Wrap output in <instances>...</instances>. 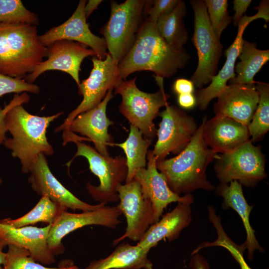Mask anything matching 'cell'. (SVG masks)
Masks as SVG:
<instances>
[{
  "mask_svg": "<svg viewBox=\"0 0 269 269\" xmlns=\"http://www.w3.org/2000/svg\"><path fill=\"white\" fill-rule=\"evenodd\" d=\"M202 122L186 147L176 156L156 161L158 170L164 176L170 189L176 194H191L197 189L213 191L215 187L207 180L208 165L217 155L205 143Z\"/></svg>",
  "mask_w": 269,
  "mask_h": 269,
  "instance_id": "7a4b0ae2",
  "label": "cell"
},
{
  "mask_svg": "<svg viewBox=\"0 0 269 269\" xmlns=\"http://www.w3.org/2000/svg\"><path fill=\"white\" fill-rule=\"evenodd\" d=\"M39 87L24 79L14 78L0 73V97L9 93L30 92L38 94Z\"/></svg>",
  "mask_w": 269,
  "mask_h": 269,
  "instance_id": "e575fe53",
  "label": "cell"
},
{
  "mask_svg": "<svg viewBox=\"0 0 269 269\" xmlns=\"http://www.w3.org/2000/svg\"><path fill=\"white\" fill-rule=\"evenodd\" d=\"M161 121L157 130V140L152 150L159 161L170 153L177 155L190 142L198 127L193 117L174 105L159 113Z\"/></svg>",
  "mask_w": 269,
  "mask_h": 269,
  "instance_id": "8fae6325",
  "label": "cell"
},
{
  "mask_svg": "<svg viewBox=\"0 0 269 269\" xmlns=\"http://www.w3.org/2000/svg\"><path fill=\"white\" fill-rule=\"evenodd\" d=\"M148 252L137 244L123 243L108 257L92 261L84 269H153Z\"/></svg>",
  "mask_w": 269,
  "mask_h": 269,
  "instance_id": "d4e9b609",
  "label": "cell"
},
{
  "mask_svg": "<svg viewBox=\"0 0 269 269\" xmlns=\"http://www.w3.org/2000/svg\"><path fill=\"white\" fill-rule=\"evenodd\" d=\"M208 218L216 230L217 240L213 242H203L198 246L191 253L193 255L205 248L217 246L227 250L239 264L241 269H252L244 258V252L246 250L243 244L238 245L233 242L225 232L221 217L217 215L215 208L211 205L208 206Z\"/></svg>",
  "mask_w": 269,
  "mask_h": 269,
  "instance_id": "f546056e",
  "label": "cell"
},
{
  "mask_svg": "<svg viewBox=\"0 0 269 269\" xmlns=\"http://www.w3.org/2000/svg\"><path fill=\"white\" fill-rule=\"evenodd\" d=\"M67 209L56 204L49 198L43 195L36 205L27 213L14 219H0V222L14 227H21L37 223L52 224L57 216Z\"/></svg>",
  "mask_w": 269,
  "mask_h": 269,
  "instance_id": "f1b7e54d",
  "label": "cell"
},
{
  "mask_svg": "<svg viewBox=\"0 0 269 269\" xmlns=\"http://www.w3.org/2000/svg\"><path fill=\"white\" fill-rule=\"evenodd\" d=\"M37 26L0 22V73L24 79L47 57Z\"/></svg>",
  "mask_w": 269,
  "mask_h": 269,
  "instance_id": "277c9868",
  "label": "cell"
},
{
  "mask_svg": "<svg viewBox=\"0 0 269 269\" xmlns=\"http://www.w3.org/2000/svg\"><path fill=\"white\" fill-rule=\"evenodd\" d=\"M215 159L216 175L222 184L236 180L246 187H254L267 177L265 155L251 139L231 151L217 154Z\"/></svg>",
  "mask_w": 269,
  "mask_h": 269,
  "instance_id": "9c48e42d",
  "label": "cell"
},
{
  "mask_svg": "<svg viewBox=\"0 0 269 269\" xmlns=\"http://www.w3.org/2000/svg\"><path fill=\"white\" fill-rule=\"evenodd\" d=\"M102 2V0H89L84 7V13L86 19L89 17L93 11L97 9Z\"/></svg>",
  "mask_w": 269,
  "mask_h": 269,
  "instance_id": "b9f144b4",
  "label": "cell"
},
{
  "mask_svg": "<svg viewBox=\"0 0 269 269\" xmlns=\"http://www.w3.org/2000/svg\"><path fill=\"white\" fill-rule=\"evenodd\" d=\"M86 2L85 0H80L74 13L66 21L39 35L41 43L47 47L58 40L74 41L90 47L98 58L105 59L108 53L105 39L93 34L86 22L84 13Z\"/></svg>",
  "mask_w": 269,
  "mask_h": 269,
  "instance_id": "2e32d148",
  "label": "cell"
},
{
  "mask_svg": "<svg viewBox=\"0 0 269 269\" xmlns=\"http://www.w3.org/2000/svg\"><path fill=\"white\" fill-rule=\"evenodd\" d=\"M58 266L60 267V269H80L71 259H64L61 261Z\"/></svg>",
  "mask_w": 269,
  "mask_h": 269,
  "instance_id": "7bdbcfd3",
  "label": "cell"
},
{
  "mask_svg": "<svg viewBox=\"0 0 269 269\" xmlns=\"http://www.w3.org/2000/svg\"><path fill=\"white\" fill-rule=\"evenodd\" d=\"M190 59L185 50L169 45L159 35L156 23L145 18L132 47L118 65L121 78L134 72L150 71L155 76L170 78Z\"/></svg>",
  "mask_w": 269,
  "mask_h": 269,
  "instance_id": "6da1fadb",
  "label": "cell"
},
{
  "mask_svg": "<svg viewBox=\"0 0 269 269\" xmlns=\"http://www.w3.org/2000/svg\"><path fill=\"white\" fill-rule=\"evenodd\" d=\"M63 113L46 117L36 116L29 113L22 105L15 106L7 112L5 122L12 137L6 138L3 144L11 150L13 157L19 159L22 173H29L40 154H53L54 149L46 137L47 129Z\"/></svg>",
  "mask_w": 269,
  "mask_h": 269,
  "instance_id": "3957f363",
  "label": "cell"
},
{
  "mask_svg": "<svg viewBox=\"0 0 269 269\" xmlns=\"http://www.w3.org/2000/svg\"><path fill=\"white\" fill-rule=\"evenodd\" d=\"M189 267L191 269H210L209 264L205 258L198 253L191 255Z\"/></svg>",
  "mask_w": 269,
  "mask_h": 269,
  "instance_id": "ab89813d",
  "label": "cell"
},
{
  "mask_svg": "<svg viewBox=\"0 0 269 269\" xmlns=\"http://www.w3.org/2000/svg\"><path fill=\"white\" fill-rule=\"evenodd\" d=\"M47 59L38 64L25 78L28 82H33L44 72L59 70L70 75L78 86L80 83L79 72L84 58L96 56V53L88 46L74 41H56L47 47Z\"/></svg>",
  "mask_w": 269,
  "mask_h": 269,
  "instance_id": "5bb4252c",
  "label": "cell"
},
{
  "mask_svg": "<svg viewBox=\"0 0 269 269\" xmlns=\"http://www.w3.org/2000/svg\"><path fill=\"white\" fill-rule=\"evenodd\" d=\"M28 178L33 190L38 195H46L56 204L73 211L82 212L96 210L106 204L91 205L76 197L66 188L51 172L45 155L41 154L31 167Z\"/></svg>",
  "mask_w": 269,
  "mask_h": 269,
  "instance_id": "9a60e30c",
  "label": "cell"
},
{
  "mask_svg": "<svg viewBox=\"0 0 269 269\" xmlns=\"http://www.w3.org/2000/svg\"><path fill=\"white\" fill-rule=\"evenodd\" d=\"M202 135L206 144L216 154L231 151L250 139L247 126L225 116L207 119Z\"/></svg>",
  "mask_w": 269,
  "mask_h": 269,
  "instance_id": "7402d4cb",
  "label": "cell"
},
{
  "mask_svg": "<svg viewBox=\"0 0 269 269\" xmlns=\"http://www.w3.org/2000/svg\"><path fill=\"white\" fill-rule=\"evenodd\" d=\"M177 100L178 105L184 109H191L196 105V98L193 93L178 95Z\"/></svg>",
  "mask_w": 269,
  "mask_h": 269,
  "instance_id": "60d3db41",
  "label": "cell"
},
{
  "mask_svg": "<svg viewBox=\"0 0 269 269\" xmlns=\"http://www.w3.org/2000/svg\"><path fill=\"white\" fill-rule=\"evenodd\" d=\"M121 211L116 206H104L96 210L72 213L64 211L52 224L48 238V247L54 256L63 253L62 243L63 238L68 234L89 225H99L115 228L121 223Z\"/></svg>",
  "mask_w": 269,
  "mask_h": 269,
  "instance_id": "4fadbf2b",
  "label": "cell"
},
{
  "mask_svg": "<svg viewBox=\"0 0 269 269\" xmlns=\"http://www.w3.org/2000/svg\"><path fill=\"white\" fill-rule=\"evenodd\" d=\"M147 160L146 167L139 170L134 179L139 183L144 195L151 203L155 223L169 204L181 202L191 205L194 198L191 194L178 195L170 189L164 176L157 169L156 159L152 150L148 151Z\"/></svg>",
  "mask_w": 269,
  "mask_h": 269,
  "instance_id": "e0dca14e",
  "label": "cell"
},
{
  "mask_svg": "<svg viewBox=\"0 0 269 269\" xmlns=\"http://www.w3.org/2000/svg\"><path fill=\"white\" fill-rule=\"evenodd\" d=\"M187 13L185 2L181 0L169 13L161 16L156 23L160 36L171 46L182 50L188 40L183 18Z\"/></svg>",
  "mask_w": 269,
  "mask_h": 269,
  "instance_id": "4316f807",
  "label": "cell"
},
{
  "mask_svg": "<svg viewBox=\"0 0 269 269\" xmlns=\"http://www.w3.org/2000/svg\"><path fill=\"white\" fill-rule=\"evenodd\" d=\"M113 89L109 90L102 102L95 108L78 115L69 127L71 132L86 136L93 142L95 149L105 157L110 156L109 146H114V139L108 133V128L113 124L107 116V105L114 97Z\"/></svg>",
  "mask_w": 269,
  "mask_h": 269,
  "instance_id": "d6986e66",
  "label": "cell"
},
{
  "mask_svg": "<svg viewBox=\"0 0 269 269\" xmlns=\"http://www.w3.org/2000/svg\"><path fill=\"white\" fill-rule=\"evenodd\" d=\"M179 0H154L146 10V18L156 23L161 16L170 12Z\"/></svg>",
  "mask_w": 269,
  "mask_h": 269,
  "instance_id": "d590c367",
  "label": "cell"
},
{
  "mask_svg": "<svg viewBox=\"0 0 269 269\" xmlns=\"http://www.w3.org/2000/svg\"><path fill=\"white\" fill-rule=\"evenodd\" d=\"M73 142L76 144L77 150L66 164L68 168L76 157H85L88 161L90 170L98 177L100 181L97 186L87 183L86 189L91 196L95 201L105 204L118 201L116 188L126 180L128 173L126 157L121 155L115 157H105L82 141L75 140Z\"/></svg>",
  "mask_w": 269,
  "mask_h": 269,
  "instance_id": "52a82bcc",
  "label": "cell"
},
{
  "mask_svg": "<svg viewBox=\"0 0 269 269\" xmlns=\"http://www.w3.org/2000/svg\"><path fill=\"white\" fill-rule=\"evenodd\" d=\"M119 204L117 205L126 217L125 233L114 240L115 246L126 238L138 242L150 225L154 224V214L150 200L143 194L139 183L135 179L116 188Z\"/></svg>",
  "mask_w": 269,
  "mask_h": 269,
  "instance_id": "7c38bea8",
  "label": "cell"
},
{
  "mask_svg": "<svg viewBox=\"0 0 269 269\" xmlns=\"http://www.w3.org/2000/svg\"><path fill=\"white\" fill-rule=\"evenodd\" d=\"M29 100L30 97L26 92L21 94H15L8 104L5 105L3 108L0 107V145L3 144L6 138V133L7 131L5 122L6 113L14 106L27 103Z\"/></svg>",
  "mask_w": 269,
  "mask_h": 269,
  "instance_id": "8d00e7d4",
  "label": "cell"
},
{
  "mask_svg": "<svg viewBox=\"0 0 269 269\" xmlns=\"http://www.w3.org/2000/svg\"><path fill=\"white\" fill-rule=\"evenodd\" d=\"M173 88L174 91L178 95L192 94L194 90V85L190 80L179 78L175 81Z\"/></svg>",
  "mask_w": 269,
  "mask_h": 269,
  "instance_id": "f35d334b",
  "label": "cell"
},
{
  "mask_svg": "<svg viewBox=\"0 0 269 269\" xmlns=\"http://www.w3.org/2000/svg\"><path fill=\"white\" fill-rule=\"evenodd\" d=\"M252 2L251 0H234L233 10L235 11L232 20L234 25L237 26L241 19L245 15L246 11Z\"/></svg>",
  "mask_w": 269,
  "mask_h": 269,
  "instance_id": "74e56055",
  "label": "cell"
},
{
  "mask_svg": "<svg viewBox=\"0 0 269 269\" xmlns=\"http://www.w3.org/2000/svg\"><path fill=\"white\" fill-rule=\"evenodd\" d=\"M0 22L37 26L38 15L27 9L20 0H0Z\"/></svg>",
  "mask_w": 269,
  "mask_h": 269,
  "instance_id": "1f68e13d",
  "label": "cell"
},
{
  "mask_svg": "<svg viewBox=\"0 0 269 269\" xmlns=\"http://www.w3.org/2000/svg\"><path fill=\"white\" fill-rule=\"evenodd\" d=\"M2 180L1 178H0V185L2 183Z\"/></svg>",
  "mask_w": 269,
  "mask_h": 269,
  "instance_id": "f6af8a7d",
  "label": "cell"
},
{
  "mask_svg": "<svg viewBox=\"0 0 269 269\" xmlns=\"http://www.w3.org/2000/svg\"><path fill=\"white\" fill-rule=\"evenodd\" d=\"M6 261L0 269H60L57 267H48L35 261L26 249L8 245Z\"/></svg>",
  "mask_w": 269,
  "mask_h": 269,
  "instance_id": "d6a6232c",
  "label": "cell"
},
{
  "mask_svg": "<svg viewBox=\"0 0 269 269\" xmlns=\"http://www.w3.org/2000/svg\"><path fill=\"white\" fill-rule=\"evenodd\" d=\"M190 4L194 13L192 40L198 58L197 67L190 80L194 86L201 89L217 74L223 46L211 26L204 0H191Z\"/></svg>",
  "mask_w": 269,
  "mask_h": 269,
  "instance_id": "ba28073f",
  "label": "cell"
},
{
  "mask_svg": "<svg viewBox=\"0 0 269 269\" xmlns=\"http://www.w3.org/2000/svg\"><path fill=\"white\" fill-rule=\"evenodd\" d=\"M267 14L263 9L258 8V12L254 15H245L241 19L238 24L237 36L232 44L226 49V60L219 73L212 79L210 84L204 88L198 90L196 93V105L200 110H205L211 100L218 96L226 88L227 82L236 76L235 63L241 52L243 41V33L248 25L253 20L258 18L265 20Z\"/></svg>",
  "mask_w": 269,
  "mask_h": 269,
  "instance_id": "ac0fdd59",
  "label": "cell"
},
{
  "mask_svg": "<svg viewBox=\"0 0 269 269\" xmlns=\"http://www.w3.org/2000/svg\"><path fill=\"white\" fill-rule=\"evenodd\" d=\"M51 225L40 228L31 226L17 228L0 222V240L7 246L13 245L23 248L37 262L50 265L56 261L47 244Z\"/></svg>",
  "mask_w": 269,
  "mask_h": 269,
  "instance_id": "ffe728a7",
  "label": "cell"
},
{
  "mask_svg": "<svg viewBox=\"0 0 269 269\" xmlns=\"http://www.w3.org/2000/svg\"><path fill=\"white\" fill-rule=\"evenodd\" d=\"M108 21L100 29L108 53L118 65L135 41L146 16L151 0H127L121 3L111 2Z\"/></svg>",
  "mask_w": 269,
  "mask_h": 269,
  "instance_id": "8992f818",
  "label": "cell"
},
{
  "mask_svg": "<svg viewBox=\"0 0 269 269\" xmlns=\"http://www.w3.org/2000/svg\"><path fill=\"white\" fill-rule=\"evenodd\" d=\"M204 1L211 26L220 39L222 32L232 21L228 10V0H205Z\"/></svg>",
  "mask_w": 269,
  "mask_h": 269,
  "instance_id": "836d02e7",
  "label": "cell"
},
{
  "mask_svg": "<svg viewBox=\"0 0 269 269\" xmlns=\"http://www.w3.org/2000/svg\"><path fill=\"white\" fill-rule=\"evenodd\" d=\"M154 77L159 87L155 93H148L139 90L135 84L136 77L123 80L114 88L115 93L122 97L119 106L120 112L130 125L141 132L144 138L152 140L156 135L157 130L153 120L159 116V109L168 105L167 100L170 97L164 91L163 78Z\"/></svg>",
  "mask_w": 269,
  "mask_h": 269,
  "instance_id": "5b68a950",
  "label": "cell"
},
{
  "mask_svg": "<svg viewBox=\"0 0 269 269\" xmlns=\"http://www.w3.org/2000/svg\"><path fill=\"white\" fill-rule=\"evenodd\" d=\"M215 116L230 118L246 126L250 124L259 101L255 85L231 84L218 96Z\"/></svg>",
  "mask_w": 269,
  "mask_h": 269,
  "instance_id": "44dd1931",
  "label": "cell"
},
{
  "mask_svg": "<svg viewBox=\"0 0 269 269\" xmlns=\"http://www.w3.org/2000/svg\"><path fill=\"white\" fill-rule=\"evenodd\" d=\"M7 246L5 243L0 240V269L4 264L6 261V254L3 251V249Z\"/></svg>",
  "mask_w": 269,
  "mask_h": 269,
  "instance_id": "ee69618b",
  "label": "cell"
},
{
  "mask_svg": "<svg viewBox=\"0 0 269 269\" xmlns=\"http://www.w3.org/2000/svg\"><path fill=\"white\" fill-rule=\"evenodd\" d=\"M192 219L190 205L178 202L172 211L150 226L137 244L149 251L162 240L166 239L169 242L174 241L179 237L181 231L190 224Z\"/></svg>",
  "mask_w": 269,
  "mask_h": 269,
  "instance_id": "603a6c76",
  "label": "cell"
},
{
  "mask_svg": "<svg viewBox=\"0 0 269 269\" xmlns=\"http://www.w3.org/2000/svg\"><path fill=\"white\" fill-rule=\"evenodd\" d=\"M217 193L223 198V208H232L241 217L247 236L243 244L248 250V259L252 260L255 250L263 253L265 250L259 244L255 234V231L250 224L249 216L253 207L249 205L246 200L242 185L236 180L231 181L229 184L221 183L217 187Z\"/></svg>",
  "mask_w": 269,
  "mask_h": 269,
  "instance_id": "cb8c5ba5",
  "label": "cell"
},
{
  "mask_svg": "<svg viewBox=\"0 0 269 269\" xmlns=\"http://www.w3.org/2000/svg\"><path fill=\"white\" fill-rule=\"evenodd\" d=\"M152 141L144 138L136 127L130 125L127 139L123 143H114L122 148L126 156L128 173L126 183L131 181L139 170L146 167L148 148Z\"/></svg>",
  "mask_w": 269,
  "mask_h": 269,
  "instance_id": "83f0119b",
  "label": "cell"
},
{
  "mask_svg": "<svg viewBox=\"0 0 269 269\" xmlns=\"http://www.w3.org/2000/svg\"><path fill=\"white\" fill-rule=\"evenodd\" d=\"M255 87L259 94V101L248 126L252 142L263 138L269 130V85L257 82Z\"/></svg>",
  "mask_w": 269,
  "mask_h": 269,
  "instance_id": "4dcf8cb0",
  "label": "cell"
},
{
  "mask_svg": "<svg viewBox=\"0 0 269 269\" xmlns=\"http://www.w3.org/2000/svg\"><path fill=\"white\" fill-rule=\"evenodd\" d=\"M238 58L240 61L235 66L236 76L229 81V85H255L254 78L269 61V50L259 49L256 43L244 39Z\"/></svg>",
  "mask_w": 269,
  "mask_h": 269,
  "instance_id": "484cf974",
  "label": "cell"
},
{
  "mask_svg": "<svg viewBox=\"0 0 269 269\" xmlns=\"http://www.w3.org/2000/svg\"><path fill=\"white\" fill-rule=\"evenodd\" d=\"M91 60L93 66L89 76L78 86V93L83 96V100L69 113L63 123L55 129V132L63 131V134L71 133L69 127L73 120L78 115L96 107L108 91L114 89L123 80L118 65L108 53L104 60L95 56Z\"/></svg>",
  "mask_w": 269,
  "mask_h": 269,
  "instance_id": "30bf717a",
  "label": "cell"
}]
</instances>
